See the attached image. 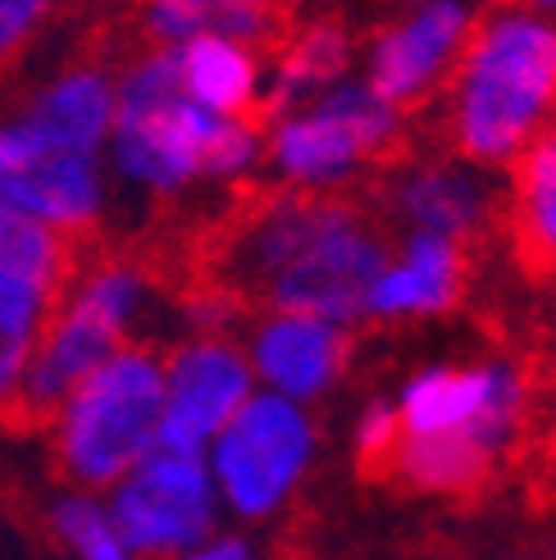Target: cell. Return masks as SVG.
Segmentation results:
<instances>
[{
  "label": "cell",
  "instance_id": "1",
  "mask_svg": "<svg viewBox=\"0 0 556 560\" xmlns=\"http://www.w3.org/2000/svg\"><path fill=\"white\" fill-rule=\"evenodd\" d=\"M387 260L379 223L328 191H283L242 214L215 250V288L265 311L356 324Z\"/></svg>",
  "mask_w": 556,
  "mask_h": 560
},
{
  "label": "cell",
  "instance_id": "2",
  "mask_svg": "<svg viewBox=\"0 0 556 560\" xmlns=\"http://www.w3.org/2000/svg\"><path fill=\"white\" fill-rule=\"evenodd\" d=\"M115 174L160 201L197 183H238L265 164V132L252 115H219L192 101L178 82L174 46H147L115 82L109 124Z\"/></svg>",
  "mask_w": 556,
  "mask_h": 560
},
{
  "label": "cell",
  "instance_id": "3",
  "mask_svg": "<svg viewBox=\"0 0 556 560\" xmlns=\"http://www.w3.org/2000/svg\"><path fill=\"white\" fill-rule=\"evenodd\" d=\"M397 442L387 460L415 492H465L511 452L530 410V378L511 360L429 365L397 392Z\"/></svg>",
  "mask_w": 556,
  "mask_h": 560
},
{
  "label": "cell",
  "instance_id": "4",
  "mask_svg": "<svg viewBox=\"0 0 556 560\" xmlns=\"http://www.w3.org/2000/svg\"><path fill=\"white\" fill-rule=\"evenodd\" d=\"M556 109V14L497 5L475 19L456 55L448 128L456 155L502 170L547 128Z\"/></svg>",
  "mask_w": 556,
  "mask_h": 560
},
{
  "label": "cell",
  "instance_id": "5",
  "mask_svg": "<svg viewBox=\"0 0 556 560\" xmlns=\"http://www.w3.org/2000/svg\"><path fill=\"white\" fill-rule=\"evenodd\" d=\"M164 406V360L124 342L92 374H82L55 415V469L78 488H109L155 452Z\"/></svg>",
  "mask_w": 556,
  "mask_h": 560
},
{
  "label": "cell",
  "instance_id": "6",
  "mask_svg": "<svg viewBox=\"0 0 556 560\" xmlns=\"http://www.w3.org/2000/svg\"><path fill=\"white\" fill-rule=\"evenodd\" d=\"M265 164L292 191H333L366 174L402 137V105L366 78H338L311 101L269 115Z\"/></svg>",
  "mask_w": 556,
  "mask_h": 560
},
{
  "label": "cell",
  "instance_id": "7",
  "mask_svg": "<svg viewBox=\"0 0 556 560\" xmlns=\"http://www.w3.org/2000/svg\"><path fill=\"white\" fill-rule=\"evenodd\" d=\"M320 452L311 406L283 392H252L206 446L219 506L246 524H265L297 497Z\"/></svg>",
  "mask_w": 556,
  "mask_h": 560
},
{
  "label": "cell",
  "instance_id": "8",
  "mask_svg": "<svg viewBox=\"0 0 556 560\" xmlns=\"http://www.w3.org/2000/svg\"><path fill=\"white\" fill-rule=\"evenodd\" d=\"M109 520L128 556H192L219 524V492L206 456L147 452L124 479L109 483Z\"/></svg>",
  "mask_w": 556,
  "mask_h": 560
},
{
  "label": "cell",
  "instance_id": "9",
  "mask_svg": "<svg viewBox=\"0 0 556 560\" xmlns=\"http://www.w3.org/2000/svg\"><path fill=\"white\" fill-rule=\"evenodd\" d=\"M256 392V374L246 347L201 332L164 360V406H160V433L155 446L164 452H192L206 456L210 438L233 419V410Z\"/></svg>",
  "mask_w": 556,
  "mask_h": 560
},
{
  "label": "cell",
  "instance_id": "10",
  "mask_svg": "<svg viewBox=\"0 0 556 560\" xmlns=\"http://www.w3.org/2000/svg\"><path fill=\"white\" fill-rule=\"evenodd\" d=\"M0 201L37 214L55 229H96L105 210L101 155L60 147L33 128H0Z\"/></svg>",
  "mask_w": 556,
  "mask_h": 560
},
{
  "label": "cell",
  "instance_id": "11",
  "mask_svg": "<svg viewBox=\"0 0 556 560\" xmlns=\"http://www.w3.org/2000/svg\"><path fill=\"white\" fill-rule=\"evenodd\" d=\"M470 27H475L470 0H420L370 42L366 82L402 109L425 101L456 69Z\"/></svg>",
  "mask_w": 556,
  "mask_h": 560
},
{
  "label": "cell",
  "instance_id": "12",
  "mask_svg": "<svg viewBox=\"0 0 556 560\" xmlns=\"http://www.w3.org/2000/svg\"><path fill=\"white\" fill-rule=\"evenodd\" d=\"M351 324L297 311H265L246 338L256 383L292 401H324L351 365Z\"/></svg>",
  "mask_w": 556,
  "mask_h": 560
},
{
  "label": "cell",
  "instance_id": "13",
  "mask_svg": "<svg viewBox=\"0 0 556 560\" xmlns=\"http://www.w3.org/2000/svg\"><path fill=\"white\" fill-rule=\"evenodd\" d=\"M502 206V187L475 160H429L406 164L383 183V210L402 229H425L442 237H479Z\"/></svg>",
  "mask_w": 556,
  "mask_h": 560
},
{
  "label": "cell",
  "instance_id": "14",
  "mask_svg": "<svg viewBox=\"0 0 556 560\" xmlns=\"http://www.w3.org/2000/svg\"><path fill=\"white\" fill-rule=\"evenodd\" d=\"M465 288V250L456 237L406 229L402 246L387 250L366 292V319H433L452 311Z\"/></svg>",
  "mask_w": 556,
  "mask_h": 560
},
{
  "label": "cell",
  "instance_id": "15",
  "mask_svg": "<svg viewBox=\"0 0 556 560\" xmlns=\"http://www.w3.org/2000/svg\"><path fill=\"white\" fill-rule=\"evenodd\" d=\"M19 124L60 147L101 155L109 124H115V78H109V65L82 60L65 69V78H55L46 92L27 101Z\"/></svg>",
  "mask_w": 556,
  "mask_h": 560
},
{
  "label": "cell",
  "instance_id": "16",
  "mask_svg": "<svg viewBox=\"0 0 556 560\" xmlns=\"http://www.w3.org/2000/svg\"><path fill=\"white\" fill-rule=\"evenodd\" d=\"M174 55H178V82L192 101L219 109V115H252L260 105L265 73L256 46L201 33L178 42Z\"/></svg>",
  "mask_w": 556,
  "mask_h": 560
},
{
  "label": "cell",
  "instance_id": "17",
  "mask_svg": "<svg viewBox=\"0 0 556 560\" xmlns=\"http://www.w3.org/2000/svg\"><path fill=\"white\" fill-rule=\"evenodd\" d=\"M274 27V0H147L142 5V37L151 46H178L201 33L265 46Z\"/></svg>",
  "mask_w": 556,
  "mask_h": 560
},
{
  "label": "cell",
  "instance_id": "18",
  "mask_svg": "<svg viewBox=\"0 0 556 560\" xmlns=\"http://www.w3.org/2000/svg\"><path fill=\"white\" fill-rule=\"evenodd\" d=\"M351 65V42L338 27H311L301 33L269 69V92H260V109L265 115H278L288 105L311 101L315 92H324L328 82L347 78Z\"/></svg>",
  "mask_w": 556,
  "mask_h": 560
},
{
  "label": "cell",
  "instance_id": "19",
  "mask_svg": "<svg viewBox=\"0 0 556 560\" xmlns=\"http://www.w3.org/2000/svg\"><path fill=\"white\" fill-rule=\"evenodd\" d=\"M516 229L534 260L556 265V124H547L516 160Z\"/></svg>",
  "mask_w": 556,
  "mask_h": 560
},
{
  "label": "cell",
  "instance_id": "20",
  "mask_svg": "<svg viewBox=\"0 0 556 560\" xmlns=\"http://www.w3.org/2000/svg\"><path fill=\"white\" fill-rule=\"evenodd\" d=\"M50 528L65 547H73L78 556H92V560H124V542H119V528L109 520V511L92 497H69L50 511Z\"/></svg>",
  "mask_w": 556,
  "mask_h": 560
},
{
  "label": "cell",
  "instance_id": "21",
  "mask_svg": "<svg viewBox=\"0 0 556 560\" xmlns=\"http://www.w3.org/2000/svg\"><path fill=\"white\" fill-rule=\"evenodd\" d=\"M55 305V292L42 278L0 265V332H14V338H37V328L46 324Z\"/></svg>",
  "mask_w": 556,
  "mask_h": 560
},
{
  "label": "cell",
  "instance_id": "22",
  "mask_svg": "<svg viewBox=\"0 0 556 560\" xmlns=\"http://www.w3.org/2000/svg\"><path fill=\"white\" fill-rule=\"evenodd\" d=\"M55 5L60 0H0V73L27 46V37L50 19Z\"/></svg>",
  "mask_w": 556,
  "mask_h": 560
},
{
  "label": "cell",
  "instance_id": "23",
  "mask_svg": "<svg viewBox=\"0 0 556 560\" xmlns=\"http://www.w3.org/2000/svg\"><path fill=\"white\" fill-rule=\"evenodd\" d=\"M397 433H402V424H397V406L393 401H370L366 410L356 415V429H351L356 452L366 460H387Z\"/></svg>",
  "mask_w": 556,
  "mask_h": 560
},
{
  "label": "cell",
  "instance_id": "24",
  "mask_svg": "<svg viewBox=\"0 0 556 560\" xmlns=\"http://www.w3.org/2000/svg\"><path fill=\"white\" fill-rule=\"evenodd\" d=\"M27 351H33V338H14V332H0V397H5V392L14 387Z\"/></svg>",
  "mask_w": 556,
  "mask_h": 560
},
{
  "label": "cell",
  "instance_id": "25",
  "mask_svg": "<svg viewBox=\"0 0 556 560\" xmlns=\"http://www.w3.org/2000/svg\"><path fill=\"white\" fill-rule=\"evenodd\" d=\"M252 542H246L242 534H210L192 556H201V560H252Z\"/></svg>",
  "mask_w": 556,
  "mask_h": 560
},
{
  "label": "cell",
  "instance_id": "26",
  "mask_svg": "<svg viewBox=\"0 0 556 560\" xmlns=\"http://www.w3.org/2000/svg\"><path fill=\"white\" fill-rule=\"evenodd\" d=\"M524 5H534V10H543V14H556V0H524Z\"/></svg>",
  "mask_w": 556,
  "mask_h": 560
}]
</instances>
